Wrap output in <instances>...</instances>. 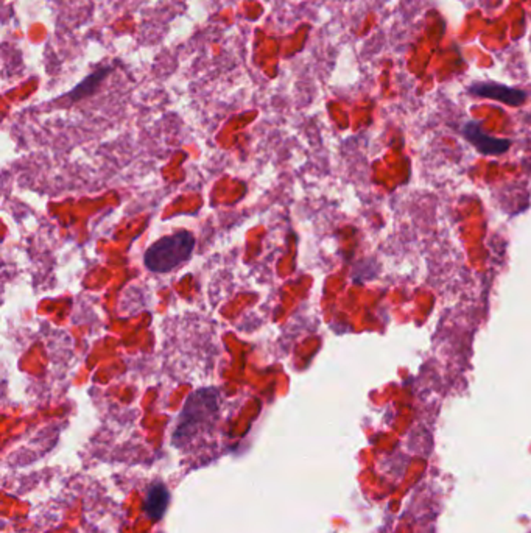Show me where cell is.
I'll list each match as a JSON object with an SVG mask.
<instances>
[{
    "label": "cell",
    "instance_id": "cell-4",
    "mask_svg": "<svg viewBox=\"0 0 531 533\" xmlns=\"http://www.w3.org/2000/svg\"><path fill=\"white\" fill-rule=\"evenodd\" d=\"M170 501V494L167 488L164 485H155L152 487L148 493V502H147V513L152 520H159L164 515Z\"/></svg>",
    "mask_w": 531,
    "mask_h": 533
},
{
    "label": "cell",
    "instance_id": "cell-2",
    "mask_svg": "<svg viewBox=\"0 0 531 533\" xmlns=\"http://www.w3.org/2000/svg\"><path fill=\"white\" fill-rule=\"evenodd\" d=\"M464 136L483 155H501L508 151L509 146H511L506 139H496L492 136L483 133L477 122H471V124L464 127Z\"/></svg>",
    "mask_w": 531,
    "mask_h": 533
},
{
    "label": "cell",
    "instance_id": "cell-3",
    "mask_svg": "<svg viewBox=\"0 0 531 533\" xmlns=\"http://www.w3.org/2000/svg\"><path fill=\"white\" fill-rule=\"evenodd\" d=\"M471 92L476 94V96L480 97H486V98H494L499 100V102H504L506 105L511 106H518L525 102V92L508 88V86L504 84H497V83H480V84H473L471 88Z\"/></svg>",
    "mask_w": 531,
    "mask_h": 533
},
{
    "label": "cell",
    "instance_id": "cell-5",
    "mask_svg": "<svg viewBox=\"0 0 531 533\" xmlns=\"http://www.w3.org/2000/svg\"><path fill=\"white\" fill-rule=\"evenodd\" d=\"M106 72H107V69H105V70H98V72H96L94 75H91L89 78H86V80H84L81 84H78L77 88L70 92V97L80 98V97L84 96V94H88V92H92V91H94V89H96V86H98V83L102 82L103 78H105Z\"/></svg>",
    "mask_w": 531,
    "mask_h": 533
},
{
    "label": "cell",
    "instance_id": "cell-1",
    "mask_svg": "<svg viewBox=\"0 0 531 533\" xmlns=\"http://www.w3.org/2000/svg\"><path fill=\"white\" fill-rule=\"evenodd\" d=\"M195 248V239L189 231H178L162 237L145 251L143 262L153 273H167L184 264Z\"/></svg>",
    "mask_w": 531,
    "mask_h": 533
}]
</instances>
